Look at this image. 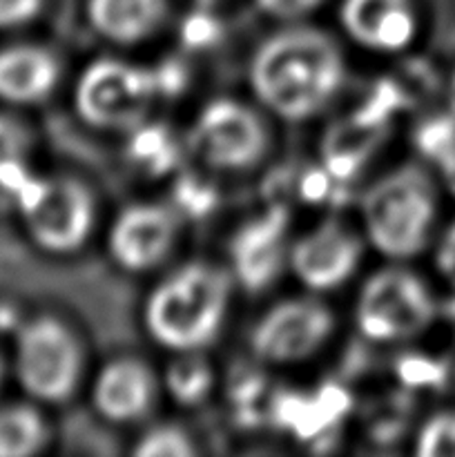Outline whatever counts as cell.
<instances>
[{
  "label": "cell",
  "instance_id": "obj_29",
  "mask_svg": "<svg viewBox=\"0 0 455 457\" xmlns=\"http://www.w3.org/2000/svg\"><path fill=\"white\" fill-rule=\"evenodd\" d=\"M442 170H444V177H446V183H449L451 192L455 195V156L446 161V163L442 165Z\"/></svg>",
  "mask_w": 455,
  "mask_h": 457
},
{
  "label": "cell",
  "instance_id": "obj_22",
  "mask_svg": "<svg viewBox=\"0 0 455 457\" xmlns=\"http://www.w3.org/2000/svg\"><path fill=\"white\" fill-rule=\"evenodd\" d=\"M132 453L136 457H190L196 453V446L183 428L156 424L138 437Z\"/></svg>",
  "mask_w": 455,
  "mask_h": 457
},
{
  "label": "cell",
  "instance_id": "obj_16",
  "mask_svg": "<svg viewBox=\"0 0 455 457\" xmlns=\"http://www.w3.org/2000/svg\"><path fill=\"white\" fill-rule=\"evenodd\" d=\"M61 80V62L40 45L0 49V101L34 105L45 101Z\"/></svg>",
  "mask_w": 455,
  "mask_h": 457
},
{
  "label": "cell",
  "instance_id": "obj_24",
  "mask_svg": "<svg viewBox=\"0 0 455 457\" xmlns=\"http://www.w3.org/2000/svg\"><path fill=\"white\" fill-rule=\"evenodd\" d=\"M418 145L424 156H431L437 163L444 165L455 156V112L449 116H435L424 123L418 132Z\"/></svg>",
  "mask_w": 455,
  "mask_h": 457
},
{
  "label": "cell",
  "instance_id": "obj_25",
  "mask_svg": "<svg viewBox=\"0 0 455 457\" xmlns=\"http://www.w3.org/2000/svg\"><path fill=\"white\" fill-rule=\"evenodd\" d=\"M326 0H254L259 12L272 21L288 25V22H303L310 18Z\"/></svg>",
  "mask_w": 455,
  "mask_h": 457
},
{
  "label": "cell",
  "instance_id": "obj_2",
  "mask_svg": "<svg viewBox=\"0 0 455 457\" xmlns=\"http://www.w3.org/2000/svg\"><path fill=\"white\" fill-rule=\"evenodd\" d=\"M230 270L194 259L156 281L143 302L145 335L172 355L203 353L228 321L232 303Z\"/></svg>",
  "mask_w": 455,
  "mask_h": 457
},
{
  "label": "cell",
  "instance_id": "obj_6",
  "mask_svg": "<svg viewBox=\"0 0 455 457\" xmlns=\"http://www.w3.org/2000/svg\"><path fill=\"white\" fill-rule=\"evenodd\" d=\"M18 212L36 248L67 257L83 248L96 226V201L80 179L36 174L16 196Z\"/></svg>",
  "mask_w": 455,
  "mask_h": 457
},
{
  "label": "cell",
  "instance_id": "obj_13",
  "mask_svg": "<svg viewBox=\"0 0 455 457\" xmlns=\"http://www.w3.org/2000/svg\"><path fill=\"white\" fill-rule=\"evenodd\" d=\"M337 21L352 45L382 56L406 52L419 34L413 0H339Z\"/></svg>",
  "mask_w": 455,
  "mask_h": 457
},
{
  "label": "cell",
  "instance_id": "obj_10",
  "mask_svg": "<svg viewBox=\"0 0 455 457\" xmlns=\"http://www.w3.org/2000/svg\"><path fill=\"white\" fill-rule=\"evenodd\" d=\"M366 245L361 230L351 223L324 219L290 241L288 270L308 293H335L360 270Z\"/></svg>",
  "mask_w": 455,
  "mask_h": 457
},
{
  "label": "cell",
  "instance_id": "obj_14",
  "mask_svg": "<svg viewBox=\"0 0 455 457\" xmlns=\"http://www.w3.org/2000/svg\"><path fill=\"white\" fill-rule=\"evenodd\" d=\"M161 382L136 357H116L98 369L89 386V402L101 420L116 427L150 418L159 400Z\"/></svg>",
  "mask_w": 455,
  "mask_h": 457
},
{
  "label": "cell",
  "instance_id": "obj_18",
  "mask_svg": "<svg viewBox=\"0 0 455 457\" xmlns=\"http://www.w3.org/2000/svg\"><path fill=\"white\" fill-rule=\"evenodd\" d=\"M31 134L21 120L0 114V192L16 199L36 177L29 165Z\"/></svg>",
  "mask_w": 455,
  "mask_h": 457
},
{
  "label": "cell",
  "instance_id": "obj_23",
  "mask_svg": "<svg viewBox=\"0 0 455 457\" xmlns=\"http://www.w3.org/2000/svg\"><path fill=\"white\" fill-rule=\"evenodd\" d=\"M419 457H455V411L431 415L415 436Z\"/></svg>",
  "mask_w": 455,
  "mask_h": 457
},
{
  "label": "cell",
  "instance_id": "obj_21",
  "mask_svg": "<svg viewBox=\"0 0 455 457\" xmlns=\"http://www.w3.org/2000/svg\"><path fill=\"white\" fill-rule=\"evenodd\" d=\"M128 154L143 172L165 174L177 165L178 147L168 129L161 125H150L145 120L129 132Z\"/></svg>",
  "mask_w": 455,
  "mask_h": 457
},
{
  "label": "cell",
  "instance_id": "obj_8",
  "mask_svg": "<svg viewBox=\"0 0 455 457\" xmlns=\"http://www.w3.org/2000/svg\"><path fill=\"white\" fill-rule=\"evenodd\" d=\"M337 317L321 295L306 293L270 303L250 330V353L261 364L293 369L319 355L335 337Z\"/></svg>",
  "mask_w": 455,
  "mask_h": 457
},
{
  "label": "cell",
  "instance_id": "obj_12",
  "mask_svg": "<svg viewBox=\"0 0 455 457\" xmlns=\"http://www.w3.org/2000/svg\"><path fill=\"white\" fill-rule=\"evenodd\" d=\"M290 212L285 205H270L245 219L228 241L230 275L248 293L268 290L288 268Z\"/></svg>",
  "mask_w": 455,
  "mask_h": 457
},
{
  "label": "cell",
  "instance_id": "obj_5",
  "mask_svg": "<svg viewBox=\"0 0 455 457\" xmlns=\"http://www.w3.org/2000/svg\"><path fill=\"white\" fill-rule=\"evenodd\" d=\"M355 326L373 344H401L419 337L437 317V303L426 281L391 262L366 277L355 299Z\"/></svg>",
  "mask_w": 455,
  "mask_h": 457
},
{
  "label": "cell",
  "instance_id": "obj_19",
  "mask_svg": "<svg viewBox=\"0 0 455 457\" xmlns=\"http://www.w3.org/2000/svg\"><path fill=\"white\" fill-rule=\"evenodd\" d=\"M49 442V427L31 406L0 409V457L34 455Z\"/></svg>",
  "mask_w": 455,
  "mask_h": 457
},
{
  "label": "cell",
  "instance_id": "obj_27",
  "mask_svg": "<svg viewBox=\"0 0 455 457\" xmlns=\"http://www.w3.org/2000/svg\"><path fill=\"white\" fill-rule=\"evenodd\" d=\"M217 22H214L212 13L208 12V7H196V12L183 22V38L192 47H199V45H210L217 34Z\"/></svg>",
  "mask_w": 455,
  "mask_h": 457
},
{
  "label": "cell",
  "instance_id": "obj_17",
  "mask_svg": "<svg viewBox=\"0 0 455 457\" xmlns=\"http://www.w3.org/2000/svg\"><path fill=\"white\" fill-rule=\"evenodd\" d=\"M388 134V123H375L360 114L333 125L321 145L324 168L335 181L351 179L377 152Z\"/></svg>",
  "mask_w": 455,
  "mask_h": 457
},
{
  "label": "cell",
  "instance_id": "obj_11",
  "mask_svg": "<svg viewBox=\"0 0 455 457\" xmlns=\"http://www.w3.org/2000/svg\"><path fill=\"white\" fill-rule=\"evenodd\" d=\"M181 235L178 210L156 201H138L116 212L107 230V254L120 270L145 275L172 257Z\"/></svg>",
  "mask_w": 455,
  "mask_h": 457
},
{
  "label": "cell",
  "instance_id": "obj_1",
  "mask_svg": "<svg viewBox=\"0 0 455 457\" xmlns=\"http://www.w3.org/2000/svg\"><path fill=\"white\" fill-rule=\"evenodd\" d=\"M346 80V58L328 31L288 22L268 34L248 61L259 107L285 123H306L326 110Z\"/></svg>",
  "mask_w": 455,
  "mask_h": 457
},
{
  "label": "cell",
  "instance_id": "obj_26",
  "mask_svg": "<svg viewBox=\"0 0 455 457\" xmlns=\"http://www.w3.org/2000/svg\"><path fill=\"white\" fill-rule=\"evenodd\" d=\"M45 0H0V29H18L40 16Z\"/></svg>",
  "mask_w": 455,
  "mask_h": 457
},
{
  "label": "cell",
  "instance_id": "obj_30",
  "mask_svg": "<svg viewBox=\"0 0 455 457\" xmlns=\"http://www.w3.org/2000/svg\"><path fill=\"white\" fill-rule=\"evenodd\" d=\"M449 105H451V110L455 112V70H453V74H451V80H449Z\"/></svg>",
  "mask_w": 455,
  "mask_h": 457
},
{
  "label": "cell",
  "instance_id": "obj_9",
  "mask_svg": "<svg viewBox=\"0 0 455 457\" xmlns=\"http://www.w3.org/2000/svg\"><path fill=\"white\" fill-rule=\"evenodd\" d=\"M187 137L205 168L226 174L257 168L270 147V134L259 110L230 96L210 98L196 112Z\"/></svg>",
  "mask_w": 455,
  "mask_h": 457
},
{
  "label": "cell",
  "instance_id": "obj_20",
  "mask_svg": "<svg viewBox=\"0 0 455 457\" xmlns=\"http://www.w3.org/2000/svg\"><path fill=\"white\" fill-rule=\"evenodd\" d=\"M163 384L177 404L199 406L208 400L214 388L212 366L201 360L199 353H183L168 366Z\"/></svg>",
  "mask_w": 455,
  "mask_h": 457
},
{
  "label": "cell",
  "instance_id": "obj_31",
  "mask_svg": "<svg viewBox=\"0 0 455 457\" xmlns=\"http://www.w3.org/2000/svg\"><path fill=\"white\" fill-rule=\"evenodd\" d=\"M194 3H196V7H212V4H217L219 3V0H194Z\"/></svg>",
  "mask_w": 455,
  "mask_h": 457
},
{
  "label": "cell",
  "instance_id": "obj_28",
  "mask_svg": "<svg viewBox=\"0 0 455 457\" xmlns=\"http://www.w3.org/2000/svg\"><path fill=\"white\" fill-rule=\"evenodd\" d=\"M435 268L442 275V279H446L455 288V219L446 226L440 241H437Z\"/></svg>",
  "mask_w": 455,
  "mask_h": 457
},
{
  "label": "cell",
  "instance_id": "obj_15",
  "mask_svg": "<svg viewBox=\"0 0 455 457\" xmlns=\"http://www.w3.org/2000/svg\"><path fill=\"white\" fill-rule=\"evenodd\" d=\"M170 0H85V18L98 38L119 47L145 43L163 27Z\"/></svg>",
  "mask_w": 455,
  "mask_h": 457
},
{
  "label": "cell",
  "instance_id": "obj_4",
  "mask_svg": "<svg viewBox=\"0 0 455 457\" xmlns=\"http://www.w3.org/2000/svg\"><path fill=\"white\" fill-rule=\"evenodd\" d=\"M163 96L152 67L114 56L87 62L74 83V110L98 132L129 134L147 120Z\"/></svg>",
  "mask_w": 455,
  "mask_h": 457
},
{
  "label": "cell",
  "instance_id": "obj_32",
  "mask_svg": "<svg viewBox=\"0 0 455 457\" xmlns=\"http://www.w3.org/2000/svg\"><path fill=\"white\" fill-rule=\"evenodd\" d=\"M0 379H3V361H0Z\"/></svg>",
  "mask_w": 455,
  "mask_h": 457
},
{
  "label": "cell",
  "instance_id": "obj_7",
  "mask_svg": "<svg viewBox=\"0 0 455 457\" xmlns=\"http://www.w3.org/2000/svg\"><path fill=\"white\" fill-rule=\"evenodd\" d=\"M13 369L22 391L43 404H62L79 391L85 355L74 330L52 315L34 317L16 335Z\"/></svg>",
  "mask_w": 455,
  "mask_h": 457
},
{
  "label": "cell",
  "instance_id": "obj_3",
  "mask_svg": "<svg viewBox=\"0 0 455 457\" xmlns=\"http://www.w3.org/2000/svg\"><path fill=\"white\" fill-rule=\"evenodd\" d=\"M437 212V186L418 163L388 170L360 196L361 235L386 262L406 263L419 257L431 245Z\"/></svg>",
  "mask_w": 455,
  "mask_h": 457
}]
</instances>
